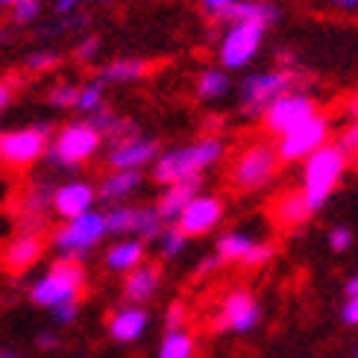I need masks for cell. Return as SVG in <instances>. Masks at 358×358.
Listing matches in <instances>:
<instances>
[{
  "label": "cell",
  "mask_w": 358,
  "mask_h": 358,
  "mask_svg": "<svg viewBox=\"0 0 358 358\" xmlns=\"http://www.w3.org/2000/svg\"><path fill=\"white\" fill-rule=\"evenodd\" d=\"M227 156V141L220 136H200L191 144H179L171 150H162L150 165V176L159 185L182 182V179H200L208 168H215Z\"/></svg>",
  "instance_id": "cell-1"
},
{
  "label": "cell",
  "mask_w": 358,
  "mask_h": 358,
  "mask_svg": "<svg viewBox=\"0 0 358 358\" xmlns=\"http://www.w3.org/2000/svg\"><path fill=\"white\" fill-rule=\"evenodd\" d=\"M303 165V173H300V191L306 197V206L311 208V215H317L320 208L329 203L332 191L341 185L347 168H350V156L347 150L341 147L338 141H329L323 144L320 150H315Z\"/></svg>",
  "instance_id": "cell-2"
},
{
  "label": "cell",
  "mask_w": 358,
  "mask_h": 358,
  "mask_svg": "<svg viewBox=\"0 0 358 358\" xmlns=\"http://www.w3.org/2000/svg\"><path fill=\"white\" fill-rule=\"evenodd\" d=\"M85 288H88V271L83 267V262L59 256L50 264V271H44L33 285H29L27 296L36 308L53 311L65 303H80Z\"/></svg>",
  "instance_id": "cell-3"
},
{
  "label": "cell",
  "mask_w": 358,
  "mask_h": 358,
  "mask_svg": "<svg viewBox=\"0 0 358 358\" xmlns=\"http://www.w3.org/2000/svg\"><path fill=\"white\" fill-rule=\"evenodd\" d=\"M100 150H103V136L92 127L88 117H80V121H68L65 127L53 132L44 162L59 171H80Z\"/></svg>",
  "instance_id": "cell-4"
},
{
  "label": "cell",
  "mask_w": 358,
  "mask_h": 358,
  "mask_svg": "<svg viewBox=\"0 0 358 358\" xmlns=\"http://www.w3.org/2000/svg\"><path fill=\"white\" fill-rule=\"evenodd\" d=\"M296 85H300V71L294 68H267L247 73L238 85V109L250 121H259L276 97L294 92Z\"/></svg>",
  "instance_id": "cell-5"
},
{
  "label": "cell",
  "mask_w": 358,
  "mask_h": 358,
  "mask_svg": "<svg viewBox=\"0 0 358 358\" xmlns=\"http://www.w3.org/2000/svg\"><path fill=\"white\" fill-rule=\"evenodd\" d=\"M106 238H109V229H106L103 208H92V212H85L80 217L59 223V227L50 232V247L62 259L85 262L88 252H94Z\"/></svg>",
  "instance_id": "cell-6"
},
{
  "label": "cell",
  "mask_w": 358,
  "mask_h": 358,
  "mask_svg": "<svg viewBox=\"0 0 358 358\" xmlns=\"http://www.w3.org/2000/svg\"><path fill=\"white\" fill-rule=\"evenodd\" d=\"M279 168L282 162L276 156V147L267 144V141H252L247 144L244 150H238L235 159L229 162V185L235 191H244V194H252V191H262L273 182L279 176Z\"/></svg>",
  "instance_id": "cell-7"
},
{
  "label": "cell",
  "mask_w": 358,
  "mask_h": 358,
  "mask_svg": "<svg viewBox=\"0 0 358 358\" xmlns=\"http://www.w3.org/2000/svg\"><path fill=\"white\" fill-rule=\"evenodd\" d=\"M50 136H53L50 124H33V127L0 132V165H6L12 171L36 168L38 162H44Z\"/></svg>",
  "instance_id": "cell-8"
},
{
  "label": "cell",
  "mask_w": 358,
  "mask_h": 358,
  "mask_svg": "<svg viewBox=\"0 0 358 358\" xmlns=\"http://www.w3.org/2000/svg\"><path fill=\"white\" fill-rule=\"evenodd\" d=\"M106 217V229L112 238H138L144 244H153L162 235V229L168 227L159 217L156 206H129V203H117L103 208Z\"/></svg>",
  "instance_id": "cell-9"
},
{
  "label": "cell",
  "mask_w": 358,
  "mask_h": 358,
  "mask_svg": "<svg viewBox=\"0 0 358 358\" xmlns=\"http://www.w3.org/2000/svg\"><path fill=\"white\" fill-rule=\"evenodd\" d=\"M267 27L262 24H227L217 41V62L223 71H244L256 62Z\"/></svg>",
  "instance_id": "cell-10"
},
{
  "label": "cell",
  "mask_w": 358,
  "mask_h": 358,
  "mask_svg": "<svg viewBox=\"0 0 358 358\" xmlns=\"http://www.w3.org/2000/svg\"><path fill=\"white\" fill-rule=\"evenodd\" d=\"M329 138H332V121L323 112H317L300 127L285 132L282 138H276L273 147H276V156L282 165H300L315 150H320L323 144H329Z\"/></svg>",
  "instance_id": "cell-11"
},
{
  "label": "cell",
  "mask_w": 358,
  "mask_h": 358,
  "mask_svg": "<svg viewBox=\"0 0 358 358\" xmlns=\"http://www.w3.org/2000/svg\"><path fill=\"white\" fill-rule=\"evenodd\" d=\"M317 100L311 97L308 92H303V88H294V92L276 97L271 106L264 109V115L259 117L262 127L267 136L273 138H282L285 132H291L294 127H300L303 121H308L311 115H317Z\"/></svg>",
  "instance_id": "cell-12"
},
{
  "label": "cell",
  "mask_w": 358,
  "mask_h": 358,
  "mask_svg": "<svg viewBox=\"0 0 358 358\" xmlns=\"http://www.w3.org/2000/svg\"><path fill=\"white\" fill-rule=\"evenodd\" d=\"M215 256L223 264H244V267H264L276 256V247L264 238H256L244 229H229L215 241Z\"/></svg>",
  "instance_id": "cell-13"
},
{
  "label": "cell",
  "mask_w": 358,
  "mask_h": 358,
  "mask_svg": "<svg viewBox=\"0 0 358 358\" xmlns=\"http://www.w3.org/2000/svg\"><path fill=\"white\" fill-rule=\"evenodd\" d=\"M223 215H227V203L217 194H208V191H200L182 212H179L173 227L182 232L188 241L191 238H206L212 235L220 223H223Z\"/></svg>",
  "instance_id": "cell-14"
},
{
  "label": "cell",
  "mask_w": 358,
  "mask_h": 358,
  "mask_svg": "<svg viewBox=\"0 0 358 358\" xmlns=\"http://www.w3.org/2000/svg\"><path fill=\"white\" fill-rule=\"evenodd\" d=\"M262 323V303L250 288H232L220 300L217 326L232 335H250L256 332Z\"/></svg>",
  "instance_id": "cell-15"
},
{
  "label": "cell",
  "mask_w": 358,
  "mask_h": 358,
  "mask_svg": "<svg viewBox=\"0 0 358 358\" xmlns=\"http://www.w3.org/2000/svg\"><path fill=\"white\" fill-rule=\"evenodd\" d=\"M162 153V147L156 138H147V136H132L127 141H117L106 150V165L109 171H144L150 168L156 156Z\"/></svg>",
  "instance_id": "cell-16"
},
{
  "label": "cell",
  "mask_w": 358,
  "mask_h": 358,
  "mask_svg": "<svg viewBox=\"0 0 358 358\" xmlns=\"http://www.w3.org/2000/svg\"><path fill=\"white\" fill-rule=\"evenodd\" d=\"M97 208V185L88 179H65L53 185V215L71 220Z\"/></svg>",
  "instance_id": "cell-17"
},
{
  "label": "cell",
  "mask_w": 358,
  "mask_h": 358,
  "mask_svg": "<svg viewBox=\"0 0 358 358\" xmlns=\"http://www.w3.org/2000/svg\"><path fill=\"white\" fill-rule=\"evenodd\" d=\"M53 212V188L44 179H36L33 185L24 191L21 208H18V232H36L44 235L48 220Z\"/></svg>",
  "instance_id": "cell-18"
},
{
  "label": "cell",
  "mask_w": 358,
  "mask_h": 358,
  "mask_svg": "<svg viewBox=\"0 0 358 358\" xmlns=\"http://www.w3.org/2000/svg\"><path fill=\"white\" fill-rule=\"evenodd\" d=\"M106 329L115 344H138L150 329V311H147V306L124 303L109 315Z\"/></svg>",
  "instance_id": "cell-19"
},
{
  "label": "cell",
  "mask_w": 358,
  "mask_h": 358,
  "mask_svg": "<svg viewBox=\"0 0 358 358\" xmlns=\"http://www.w3.org/2000/svg\"><path fill=\"white\" fill-rule=\"evenodd\" d=\"M44 235L36 232H18L0 252V262L9 273H27L29 267H36L44 259Z\"/></svg>",
  "instance_id": "cell-20"
},
{
  "label": "cell",
  "mask_w": 358,
  "mask_h": 358,
  "mask_svg": "<svg viewBox=\"0 0 358 358\" xmlns=\"http://www.w3.org/2000/svg\"><path fill=\"white\" fill-rule=\"evenodd\" d=\"M162 279H165V267H162V262L147 259L144 264H138L136 271H129L124 276V300L132 303V306H147L159 294Z\"/></svg>",
  "instance_id": "cell-21"
},
{
  "label": "cell",
  "mask_w": 358,
  "mask_h": 358,
  "mask_svg": "<svg viewBox=\"0 0 358 358\" xmlns=\"http://www.w3.org/2000/svg\"><path fill=\"white\" fill-rule=\"evenodd\" d=\"M144 188V171H109L97 182V203L117 206Z\"/></svg>",
  "instance_id": "cell-22"
},
{
  "label": "cell",
  "mask_w": 358,
  "mask_h": 358,
  "mask_svg": "<svg viewBox=\"0 0 358 358\" xmlns=\"http://www.w3.org/2000/svg\"><path fill=\"white\" fill-rule=\"evenodd\" d=\"M144 262H147V244L138 241V238H115V244H109L106 252H103V267L115 276H127Z\"/></svg>",
  "instance_id": "cell-23"
},
{
  "label": "cell",
  "mask_w": 358,
  "mask_h": 358,
  "mask_svg": "<svg viewBox=\"0 0 358 358\" xmlns=\"http://www.w3.org/2000/svg\"><path fill=\"white\" fill-rule=\"evenodd\" d=\"M203 191V176L200 179H182V182H171V185H162V194L159 200L153 203L159 217L165 223H176L179 212L197 197V194Z\"/></svg>",
  "instance_id": "cell-24"
},
{
  "label": "cell",
  "mask_w": 358,
  "mask_h": 358,
  "mask_svg": "<svg viewBox=\"0 0 358 358\" xmlns=\"http://www.w3.org/2000/svg\"><path fill=\"white\" fill-rule=\"evenodd\" d=\"M215 21L220 24H262L271 29L279 21V6L271 0H238L227 12H220Z\"/></svg>",
  "instance_id": "cell-25"
},
{
  "label": "cell",
  "mask_w": 358,
  "mask_h": 358,
  "mask_svg": "<svg viewBox=\"0 0 358 358\" xmlns=\"http://www.w3.org/2000/svg\"><path fill=\"white\" fill-rule=\"evenodd\" d=\"M308 217H311V208L306 206L303 191H282L271 203V220L279 229H296L308 223Z\"/></svg>",
  "instance_id": "cell-26"
},
{
  "label": "cell",
  "mask_w": 358,
  "mask_h": 358,
  "mask_svg": "<svg viewBox=\"0 0 358 358\" xmlns=\"http://www.w3.org/2000/svg\"><path fill=\"white\" fill-rule=\"evenodd\" d=\"M150 73V65L144 59H136V56H124V59H112V62L100 65L97 68V83L103 85H129V83H138Z\"/></svg>",
  "instance_id": "cell-27"
},
{
  "label": "cell",
  "mask_w": 358,
  "mask_h": 358,
  "mask_svg": "<svg viewBox=\"0 0 358 358\" xmlns=\"http://www.w3.org/2000/svg\"><path fill=\"white\" fill-rule=\"evenodd\" d=\"M194 92H197L200 100H208V103L223 100L232 92L229 71H223V68H206V71H200L197 83H194Z\"/></svg>",
  "instance_id": "cell-28"
},
{
  "label": "cell",
  "mask_w": 358,
  "mask_h": 358,
  "mask_svg": "<svg viewBox=\"0 0 358 358\" xmlns=\"http://www.w3.org/2000/svg\"><path fill=\"white\" fill-rule=\"evenodd\" d=\"M197 355V338L188 329H168L159 341L156 358H194Z\"/></svg>",
  "instance_id": "cell-29"
},
{
  "label": "cell",
  "mask_w": 358,
  "mask_h": 358,
  "mask_svg": "<svg viewBox=\"0 0 358 358\" xmlns=\"http://www.w3.org/2000/svg\"><path fill=\"white\" fill-rule=\"evenodd\" d=\"M156 250H159V262H176L182 252L188 250V238L179 232L173 223H168L165 229H162V235L156 238Z\"/></svg>",
  "instance_id": "cell-30"
},
{
  "label": "cell",
  "mask_w": 358,
  "mask_h": 358,
  "mask_svg": "<svg viewBox=\"0 0 358 358\" xmlns=\"http://www.w3.org/2000/svg\"><path fill=\"white\" fill-rule=\"evenodd\" d=\"M103 106H106V85L97 83V80L80 85V92H77V106H73V109H77L83 117L94 115V112L103 109Z\"/></svg>",
  "instance_id": "cell-31"
},
{
  "label": "cell",
  "mask_w": 358,
  "mask_h": 358,
  "mask_svg": "<svg viewBox=\"0 0 358 358\" xmlns=\"http://www.w3.org/2000/svg\"><path fill=\"white\" fill-rule=\"evenodd\" d=\"M77 92H80V85H77V83L59 80L56 85H50L48 103H50L53 109H73V106H77Z\"/></svg>",
  "instance_id": "cell-32"
},
{
  "label": "cell",
  "mask_w": 358,
  "mask_h": 358,
  "mask_svg": "<svg viewBox=\"0 0 358 358\" xmlns=\"http://www.w3.org/2000/svg\"><path fill=\"white\" fill-rule=\"evenodd\" d=\"M326 241H329V250L338 252V256H344V252L352 250L355 244V232L350 227H344V223H338V227L329 229V235H326Z\"/></svg>",
  "instance_id": "cell-33"
},
{
  "label": "cell",
  "mask_w": 358,
  "mask_h": 358,
  "mask_svg": "<svg viewBox=\"0 0 358 358\" xmlns=\"http://www.w3.org/2000/svg\"><path fill=\"white\" fill-rule=\"evenodd\" d=\"M56 65H59V53L56 50H36V53L27 56V71H33V73H48Z\"/></svg>",
  "instance_id": "cell-34"
},
{
  "label": "cell",
  "mask_w": 358,
  "mask_h": 358,
  "mask_svg": "<svg viewBox=\"0 0 358 358\" xmlns=\"http://www.w3.org/2000/svg\"><path fill=\"white\" fill-rule=\"evenodd\" d=\"M38 15H41V0H24V3L12 6V21L21 24V27L38 21Z\"/></svg>",
  "instance_id": "cell-35"
},
{
  "label": "cell",
  "mask_w": 358,
  "mask_h": 358,
  "mask_svg": "<svg viewBox=\"0 0 358 358\" xmlns=\"http://www.w3.org/2000/svg\"><path fill=\"white\" fill-rule=\"evenodd\" d=\"M80 317V303H65L50 311V323L53 326H73Z\"/></svg>",
  "instance_id": "cell-36"
},
{
  "label": "cell",
  "mask_w": 358,
  "mask_h": 358,
  "mask_svg": "<svg viewBox=\"0 0 358 358\" xmlns=\"http://www.w3.org/2000/svg\"><path fill=\"white\" fill-rule=\"evenodd\" d=\"M97 53H100V38L97 36H85L77 48H73V59H77V62H94Z\"/></svg>",
  "instance_id": "cell-37"
},
{
  "label": "cell",
  "mask_w": 358,
  "mask_h": 358,
  "mask_svg": "<svg viewBox=\"0 0 358 358\" xmlns=\"http://www.w3.org/2000/svg\"><path fill=\"white\" fill-rule=\"evenodd\" d=\"M188 326V315H185V306L182 303H173L168 308V317H165V332L168 329H185Z\"/></svg>",
  "instance_id": "cell-38"
},
{
  "label": "cell",
  "mask_w": 358,
  "mask_h": 358,
  "mask_svg": "<svg viewBox=\"0 0 358 358\" xmlns=\"http://www.w3.org/2000/svg\"><path fill=\"white\" fill-rule=\"evenodd\" d=\"M338 144L347 150V156H355V153H358V121H350V127L341 132Z\"/></svg>",
  "instance_id": "cell-39"
},
{
  "label": "cell",
  "mask_w": 358,
  "mask_h": 358,
  "mask_svg": "<svg viewBox=\"0 0 358 358\" xmlns=\"http://www.w3.org/2000/svg\"><path fill=\"white\" fill-rule=\"evenodd\" d=\"M341 320L347 326H358V294L344 300V306H341Z\"/></svg>",
  "instance_id": "cell-40"
},
{
  "label": "cell",
  "mask_w": 358,
  "mask_h": 358,
  "mask_svg": "<svg viewBox=\"0 0 358 358\" xmlns=\"http://www.w3.org/2000/svg\"><path fill=\"white\" fill-rule=\"evenodd\" d=\"M197 3L203 6L206 15H212V18H217L220 12H227L232 3H238V0H197Z\"/></svg>",
  "instance_id": "cell-41"
},
{
  "label": "cell",
  "mask_w": 358,
  "mask_h": 358,
  "mask_svg": "<svg viewBox=\"0 0 358 358\" xmlns=\"http://www.w3.org/2000/svg\"><path fill=\"white\" fill-rule=\"evenodd\" d=\"M36 347H38L41 352H53V350H59V338H56L50 329H44V332H38V338H36Z\"/></svg>",
  "instance_id": "cell-42"
},
{
  "label": "cell",
  "mask_w": 358,
  "mask_h": 358,
  "mask_svg": "<svg viewBox=\"0 0 358 358\" xmlns=\"http://www.w3.org/2000/svg\"><path fill=\"white\" fill-rule=\"evenodd\" d=\"M223 262L217 259V256H206L203 262H200V267H197V273L200 276H206V273H212V271H217V267H220Z\"/></svg>",
  "instance_id": "cell-43"
},
{
  "label": "cell",
  "mask_w": 358,
  "mask_h": 358,
  "mask_svg": "<svg viewBox=\"0 0 358 358\" xmlns=\"http://www.w3.org/2000/svg\"><path fill=\"white\" fill-rule=\"evenodd\" d=\"M9 103H12V85L9 83H0V115L6 112Z\"/></svg>",
  "instance_id": "cell-44"
},
{
  "label": "cell",
  "mask_w": 358,
  "mask_h": 358,
  "mask_svg": "<svg viewBox=\"0 0 358 358\" xmlns=\"http://www.w3.org/2000/svg\"><path fill=\"white\" fill-rule=\"evenodd\" d=\"M335 9H344V12H355L358 9V0H329Z\"/></svg>",
  "instance_id": "cell-45"
},
{
  "label": "cell",
  "mask_w": 358,
  "mask_h": 358,
  "mask_svg": "<svg viewBox=\"0 0 358 358\" xmlns=\"http://www.w3.org/2000/svg\"><path fill=\"white\" fill-rule=\"evenodd\" d=\"M355 294H358V273H352L344 285V296H355Z\"/></svg>",
  "instance_id": "cell-46"
},
{
  "label": "cell",
  "mask_w": 358,
  "mask_h": 358,
  "mask_svg": "<svg viewBox=\"0 0 358 358\" xmlns=\"http://www.w3.org/2000/svg\"><path fill=\"white\" fill-rule=\"evenodd\" d=\"M347 115H350V121H358V94L350 100V106H347Z\"/></svg>",
  "instance_id": "cell-47"
},
{
  "label": "cell",
  "mask_w": 358,
  "mask_h": 358,
  "mask_svg": "<svg viewBox=\"0 0 358 358\" xmlns=\"http://www.w3.org/2000/svg\"><path fill=\"white\" fill-rule=\"evenodd\" d=\"M18 3H24V0H0V6H3V9H12V6H18Z\"/></svg>",
  "instance_id": "cell-48"
},
{
  "label": "cell",
  "mask_w": 358,
  "mask_h": 358,
  "mask_svg": "<svg viewBox=\"0 0 358 358\" xmlns=\"http://www.w3.org/2000/svg\"><path fill=\"white\" fill-rule=\"evenodd\" d=\"M0 358H21V355L12 352V350H0Z\"/></svg>",
  "instance_id": "cell-49"
},
{
  "label": "cell",
  "mask_w": 358,
  "mask_h": 358,
  "mask_svg": "<svg viewBox=\"0 0 358 358\" xmlns=\"http://www.w3.org/2000/svg\"><path fill=\"white\" fill-rule=\"evenodd\" d=\"M6 36H9V33H6V29H3V27H0V44H3V41H6Z\"/></svg>",
  "instance_id": "cell-50"
},
{
  "label": "cell",
  "mask_w": 358,
  "mask_h": 358,
  "mask_svg": "<svg viewBox=\"0 0 358 358\" xmlns=\"http://www.w3.org/2000/svg\"><path fill=\"white\" fill-rule=\"evenodd\" d=\"M352 358H358V347H355V352H352Z\"/></svg>",
  "instance_id": "cell-51"
},
{
  "label": "cell",
  "mask_w": 358,
  "mask_h": 358,
  "mask_svg": "<svg viewBox=\"0 0 358 358\" xmlns=\"http://www.w3.org/2000/svg\"><path fill=\"white\" fill-rule=\"evenodd\" d=\"M77 3H83V0H77Z\"/></svg>",
  "instance_id": "cell-52"
}]
</instances>
